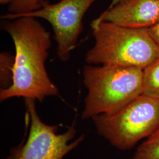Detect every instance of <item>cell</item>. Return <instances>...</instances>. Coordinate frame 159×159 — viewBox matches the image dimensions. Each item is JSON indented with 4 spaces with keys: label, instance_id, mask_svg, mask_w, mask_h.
I'll return each mask as SVG.
<instances>
[{
    "label": "cell",
    "instance_id": "1",
    "mask_svg": "<svg viewBox=\"0 0 159 159\" xmlns=\"http://www.w3.org/2000/svg\"><path fill=\"white\" fill-rule=\"evenodd\" d=\"M2 27L11 37L16 54L12 83L1 89L0 101L23 97L43 102L47 97L58 96V89L46 67L51 46L50 32L34 17L6 20Z\"/></svg>",
    "mask_w": 159,
    "mask_h": 159
},
{
    "label": "cell",
    "instance_id": "2",
    "mask_svg": "<svg viewBox=\"0 0 159 159\" xmlns=\"http://www.w3.org/2000/svg\"><path fill=\"white\" fill-rule=\"evenodd\" d=\"M94 44L87 52V64L116 65L144 70L159 56V46L148 29H131L104 21L91 23Z\"/></svg>",
    "mask_w": 159,
    "mask_h": 159
},
{
    "label": "cell",
    "instance_id": "3",
    "mask_svg": "<svg viewBox=\"0 0 159 159\" xmlns=\"http://www.w3.org/2000/svg\"><path fill=\"white\" fill-rule=\"evenodd\" d=\"M143 71L134 67L85 66L82 74L87 94L82 119L113 113L141 95Z\"/></svg>",
    "mask_w": 159,
    "mask_h": 159
},
{
    "label": "cell",
    "instance_id": "4",
    "mask_svg": "<svg viewBox=\"0 0 159 159\" xmlns=\"http://www.w3.org/2000/svg\"><path fill=\"white\" fill-rule=\"evenodd\" d=\"M98 134L111 146L127 150L159 127V100L141 94L117 111L92 118Z\"/></svg>",
    "mask_w": 159,
    "mask_h": 159
},
{
    "label": "cell",
    "instance_id": "5",
    "mask_svg": "<svg viewBox=\"0 0 159 159\" xmlns=\"http://www.w3.org/2000/svg\"><path fill=\"white\" fill-rule=\"evenodd\" d=\"M97 0H60L50 4L43 0L40 9L20 15L7 13L1 18L5 20L23 17L40 18L52 26L57 43V54L63 62L69 60L83 31V18L85 12Z\"/></svg>",
    "mask_w": 159,
    "mask_h": 159
},
{
    "label": "cell",
    "instance_id": "6",
    "mask_svg": "<svg viewBox=\"0 0 159 159\" xmlns=\"http://www.w3.org/2000/svg\"><path fill=\"white\" fill-rule=\"evenodd\" d=\"M26 111L30 117V129L28 138L19 159H63L84 139L81 135L74 142L76 129L74 125L61 134H57L58 125L44 123L37 113L35 100L25 98Z\"/></svg>",
    "mask_w": 159,
    "mask_h": 159
},
{
    "label": "cell",
    "instance_id": "7",
    "mask_svg": "<svg viewBox=\"0 0 159 159\" xmlns=\"http://www.w3.org/2000/svg\"><path fill=\"white\" fill-rule=\"evenodd\" d=\"M98 18L131 29H148L159 22V0H121Z\"/></svg>",
    "mask_w": 159,
    "mask_h": 159
},
{
    "label": "cell",
    "instance_id": "8",
    "mask_svg": "<svg viewBox=\"0 0 159 159\" xmlns=\"http://www.w3.org/2000/svg\"><path fill=\"white\" fill-rule=\"evenodd\" d=\"M142 94L159 100V56L143 70Z\"/></svg>",
    "mask_w": 159,
    "mask_h": 159
},
{
    "label": "cell",
    "instance_id": "9",
    "mask_svg": "<svg viewBox=\"0 0 159 159\" xmlns=\"http://www.w3.org/2000/svg\"><path fill=\"white\" fill-rule=\"evenodd\" d=\"M129 159H159V127L137 148Z\"/></svg>",
    "mask_w": 159,
    "mask_h": 159
},
{
    "label": "cell",
    "instance_id": "10",
    "mask_svg": "<svg viewBox=\"0 0 159 159\" xmlns=\"http://www.w3.org/2000/svg\"><path fill=\"white\" fill-rule=\"evenodd\" d=\"M15 56L4 51L0 54V84L1 89L8 88L13 80Z\"/></svg>",
    "mask_w": 159,
    "mask_h": 159
},
{
    "label": "cell",
    "instance_id": "11",
    "mask_svg": "<svg viewBox=\"0 0 159 159\" xmlns=\"http://www.w3.org/2000/svg\"><path fill=\"white\" fill-rule=\"evenodd\" d=\"M43 0H12L8 4V13L14 15L26 14L39 10Z\"/></svg>",
    "mask_w": 159,
    "mask_h": 159
},
{
    "label": "cell",
    "instance_id": "12",
    "mask_svg": "<svg viewBox=\"0 0 159 159\" xmlns=\"http://www.w3.org/2000/svg\"><path fill=\"white\" fill-rule=\"evenodd\" d=\"M148 30L152 39L159 46V22L148 29Z\"/></svg>",
    "mask_w": 159,
    "mask_h": 159
},
{
    "label": "cell",
    "instance_id": "13",
    "mask_svg": "<svg viewBox=\"0 0 159 159\" xmlns=\"http://www.w3.org/2000/svg\"><path fill=\"white\" fill-rule=\"evenodd\" d=\"M24 142V140H23L22 143L20 145H18L17 147L12 148L11 150L10 155L6 159H19Z\"/></svg>",
    "mask_w": 159,
    "mask_h": 159
},
{
    "label": "cell",
    "instance_id": "14",
    "mask_svg": "<svg viewBox=\"0 0 159 159\" xmlns=\"http://www.w3.org/2000/svg\"><path fill=\"white\" fill-rule=\"evenodd\" d=\"M12 0H0V3L2 5H6V4H9L11 3Z\"/></svg>",
    "mask_w": 159,
    "mask_h": 159
},
{
    "label": "cell",
    "instance_id": "15",
    "mask_svg": "<svg viewBox=\"0 0 159 159\" xmlns=\"http://www.w3.org/2000/svg\"><path fill=\"white\" fill-rule=\"evenodd\" d=\"M120 1H121V0H112L111 2L110 5L108 7V8H111V7H113L115 6L116 4H117Z\"/></svg>",
    "mask_w": 159,
    "mask_h": 159
}]
</instances>
